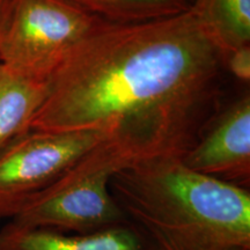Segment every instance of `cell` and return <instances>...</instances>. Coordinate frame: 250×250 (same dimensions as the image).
Listing matches in <instances>:
<instances>
[{
  "mask_svg": "<svg viewBox=\"0 0 250 250\" xmlns=\"http://www.w3.org/2000/svg\"><path fill=\"white\" fill-rule=\"evenodd\" d=\"M224 54L189 7L104 22L46 80L31 130L101 131L132 158L183 156L217 116Z\"/></svg>",
  "mask_w": 250,
  "mask_h": 250,
  "instance_id": "1",
  "label": "cell"
},
{
  "mask_svg": "<svg viewBox=\"0 0 250 250\" xmlns=\"http://www.w3.org/2000/svg\"><path fill=\"white\" fill-rule=\"evenodd\" d=\"M109 187L155 250H250L249 190L190 169L182 156L131 162Z\"/></svg>",
  "mask_w": 250,
  "mask_h": 250,
  "instance_id": "2",
  "label": "cell"
},
{
  "mask_svg": "<svg viewBox=\"0 0 250 250\" xmlns=\"http://www.w3.org/2000/svg\"><path fill=\"white\" fill-rule=\"evenodd\" d=\"M132 158L110 139L37 195L12 221L28 227L85 234L131 223L110 191L112 175Z\"/></svg>",
  "mask_w": 250,
  "mask_h": 250,
  "instance_id": "3",
  "label": "cell"
},
{
  "mask_svg": "<svg viewBox=\"0 0 250 250\" xmlns=\"http://www.w3.org/2000/svg\"><path fill=\"white\" fill-rule=\"evenodd\" d=\"M104 22L65 0H12L0 62L46 81L67 52Z\"/></svg>",
  "mask_w": 250,
  "mask_h": 250,
  "instance_id": "4",
  "label": "cell"
},
{
  "mask_svg": "<svg viewBox=\"0 0 250 250\" xmlns=\"http://www.w3.org/2000/svg\"><path fill=\"white\" fill-rule=\"evenodd\" d=\"M109 137L101 131L30 130L0 153V219H13Z\"/></svg>",
  "mask_w": 250,
  "mask_h": 250,
  "instance_id": "5",
  "label": "cell"
},
{
  "mask_svg": "<svg viewBox=\"0 0 250 250\" xmlns=\"http://www.w3.org/2000/svg\"><path fill=\"white\" fill-rule=\"evenodd\" d=\"M190 169L246 188L250 181V95L243 94L217 115L182 156Z\"/></svg>",
  "mask_w": 250,
  "mask_h": 250,
  "instance_id": "6",
  "label": "cell"
},
{
  "mask_svg": "<svg viewBox=\"0 0 250 250\" xmlns=\"http://www.w3.org/2000/svg\"><path fill=\"white\" fill-rule=\"evenodd\" d=\"M0 250H155L132 223L92 233H64L11 221L0 229Z\"/></svg>",
  "mask_w": 250,
  "mask_h": 250,
  "instance_id": "7",
  "label": "cell"
},
{
  "mask_svg": "<svg viewBox=\"0 0 250 250\" xmlns=\"http://www.w3.org/2000/svg\"><path fill=\"white\" fill-rule=\"evenodd\" d=\"M46 95V81L0 62V153L31 130Z\"/></svg>",
  "mask_w": 250,
  "mask_h": 250,
  "instance_id": "8",
  "label": "cell"
},
{
  "mask_svg": "<svg viewBox=\"0 0 250 250\" xmlns=\"http://www.w3.org/2000/svg\"><path fill=\"white\" fill-rule=\"evenodd\" d=\"M190 7L224 56L250 45V0H192Z\"/></svg>",
  "mask_w": 250,
  "mask_h": 250,
  "instance_id": "9",
  "label": "cell"
},
{
  "mask_svg": "<svg viewBox=\"0 0 250 250\" xmlns=\"http://www.w3.org/2000/svg\"><path fill=\"white\" fill-rule=\"evenodd\" d=\"M109 23H133L186 12L188 0H65Z\"/></svg>",
  "mask_w": 250,
  "mask_h": 250,
  "instance_id": "10",
  "label": "cell"
},
{
  "mask_svg": "<svg viewBox=\"0 0 250 250\" xmlns=\"http://www.w3.org/2000/svg\"><path fill=\"white\" fill-rule=\"evenodd\" d=\"M225 70L242 83L250 80V45L240 46L224 56Z\"/></svg>",
  "mask_w": 250,
  "mask_h": 250,
  "instance_id": "11",
  "label": "cell"
},
{
  "mask_svg": "<svg viewBox=\"0 0 250 250\" xmlns=\"http://www.w3.org/2000/svg\"><path fill=\"white\" fill-rule=\"evenodd\" d=\"M11 5L12 0H0V51H1L2 40H4L6 26H7Z\"/></svg>",
  "mask_w": 250,
  "mask_h": 250,
  "instance_id": "12",
  "label": "cell"
},
{
  "mask_svg": "<svg viewBox=\"0 0 250 250\" xmlns=\"http://www.w3.org/2000/svg\"><path fill=\"white\" fill-rule=\"evenodd\" d=\"M215 250H249L245 248H237V247H224V248H218Z\"/></svg>",
  "mask_w": 250,
  "mask_h": 250,
  "instance_id": "13",
  "label": "cell"
},
{
  "mask_svg": "<svg viewBox=\"0 0 250 250\" xmlns=\"http://www.w3.org/2000/svg\"><path fill=\"white\" fill-rule=\"evenodd\" d=\"M188 1H189V4H191V1H192V0H188Z\"/></svg>",
  "mask_w": 250,
  "mask_h": 250,
  "instance_id": "14",
  "label": "cell"
}]
</instances>
